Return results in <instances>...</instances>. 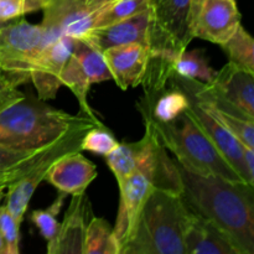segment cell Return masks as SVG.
Instances as JSON below:
<instances>
[{
  "label": "cell",
  "mask_w": 254,
  "mask_h": 254,
  "mask_svg": "<svg viewBox=\"0 0 254 254\" xmlns=\"http://www.w3.org/2000/svg\"><path fill=\"white\" fill-rule=\"evenodd\" d=\"M241 25L236 0H192L189 27L192 39L222 45Z\"/></svg>",
  "instance_id": "obj_11"
},
{
  "label": "cell",
  "mask_w": 254,
  "mask_h": 254,
  "mask_svg": "<svg viewBox=\"0 0 254 254\" xmlns=\"http://www.w3.org/2000/svg\"><path fill=\"white\" fill-rule=\"evenodd\" d=\"M118 188L121 196L113 233L121 254L122 248L133 235L139 213L151 191L160 189L181 193V180L175 159L168 155L158 135L148 156Z\"/></svg>",
  "instance_id": "obj_4"
},
{
  "label": "cell",
  "mask_w": 254,
  "mask_h": 254,
  "mask_svg": "<svg viewBox=\"0 0 254 254\" xmlns=\"http://www.w3.org/2000/svg\"><path fill=\"white\" fill-rule=\"evenodd\" d=\"M190 215L180 193L154 189L121 254H185L184 235Z\"/></svg>",
  "instance_id": "obj_3"
},
{
  "label": "cell",
  "mask_w": 254,
  "mask_h": 254,
  "mask_svg": "<svg viewBox=\"0 0 254 254\" xmlns=\"http://www.w3.org/2000/svg\"><path fill=\"white\" fill-rule=\"evenodd\" d=\"M149 26L150 11L148 9L135 16L104 26L94 27L82 39L101 52L109 47L128 44H141L149 47Z\"/></svg>",
  "instance_id": "obj_17"
},
{
  "label": "cell",
  "mask_w": 254,
  "mask_h": 254,
  "mask_svg": "<svg viewBox=\"0 0 254 254\" xmlns=\"http://www.w3.org/2000/svg\"><path fill=\"white\" fill-rule=\"evenodd\" d=\"M220 46L227 54L230 64L254 73V41L242 25Z\"/></svg>",
  "instance_id": "obj_24"
},
{
  "label": "cell",
  "mask_w": 254,
  "mask_h": 254,
  "mask_svg": "<svg viewBox=\"0 0 254 254\" xmlns=\"http://www.w3.org/2000/svg\"><path fill=\"white\" fill-rule=\"evenodd\" d=\"M76 39L69 36H60L55 41L46 45L30 69V81L34 83L40 101H50L56 98L61 88L62 68L73 50Z\"/></svg>",
  "instance_id": "obj_13"
},
{
  "label": "cell",
  "mask_w": 254,
  "mask_h": 254,
  "mask_svg": "<svg viewBox=\"0 0 254 254\" xmlns=\"http://www.w3.org/2000/svg\"><path fill=\"white\" fill-rule=\"evenodd\" d=\"M184 246L185 254H241L220 228L192 212L184 235Z\"/></svg>",
  "instance_id": "obj_18"
},
{
  "label": "cell",
  "mask_w": 254,
  "mask_h": 254,
  "mask_svg": "<svg viewBox=\"0 0 254 254\" xmlns=\"http://www.w3.org/2000/svg\"><path fill=\"white\" fill-rule=\"evenodd\" d=\"M191 2L192 0H149L150 51L181 52L188 49L193 40L189 27Z\"/></svg>",
  "instance_id": "obj_9"
},
{
  "label": "cell",
  "mask_w": 254,
  "mask_h": 254,
  "mask_svg": "<svg viewBox=\"0 0 254 254\" xmlns=\"http://www.w3.org/2000/svg\"><path fill=\"white\" fill-rule=\"evenodd\" d=\"M0 233L6 247V254H19L20 223L5 205L0 206Z\"/></svg>",
  "instance_id": "obj_30"
},
{
  "label": "cell",
  "mask_w": 254,
  "mask_h": 254,
  "mask_svg": "<svg viewBox=\"0 0 254 254\" xmlns=\"http://www.w3.org/2000/svg\"><path fill=\"white\" fill-rule=\"evenodd\" d=\"M67 193L60 191L56 200H55L49 207L44 208V210L32 211L31 216H30L32 223L36 226L40 235L42 236V238H44L47 243H50L55 237H56L60 226V222L57 221V215H59L60 211H61Z\"/></svg>",
  "instance_id": "obj_26"
},
{
  "label": "cell",
  "mask_w": 254,
  "mask_h": 254,
  "mask_svg": "<svg viewBox=\"0 0 254 254\" xmlns=\"http://www.w3.org/2000/svg\"><path fill=\"white\" fill-rule=\"evenodd\" d=\"M103 124L79 113L72 116L25 94L0 109V145L12 149H41L79 127Z\"/></svg>",
  "instance_id": "obj_2"
},
{
  "label": "cell",
  "mask_w": 254,
  "mask_h": 254,
  "mask_svg": "<svg viewBox=\"0 0 254 254\" xmlns=\"http://www.w3.org/2000/svg\"><path fill=\"white\" fill-rule=\"evenodd\" d=\"M140 114L156 122H170L186 112L189 99L186 94L178 87L169 84L155 98L146 104H136Z\"/></svg>",
  "instance_id": "obj_20"
},
{
  "label": "cell",
  "mask_w": 254,
  "mask_h": 254,
  "mask_svg": "<svg viewBox=\"0 0 254 254\" xmlns=\"http://www.w3.org/2000/svg\"><path fill=\"white\" fill-rule=\"evenodd\" d=\"M148 9L149 0H113L98 15L94 27L104 26V25L113 24V22L135 16Z\"/></svg>",
  "instance_id": "obj_25"
},
{
  "label": "cell",
  "mask_w": 254,
  "mask_h": 254,
  "mask_svg": "<svg viewBox=\"0 0 254 254\" xmlns=\"http://www.w3.org/2000/svg\"><path fill=\"white\" fill-rule=\"evenodd\" d=\"M189 211L220 228L241 254L254 253L253 186L191 173L175 160Z\"/></svg>",
  "instance_id": "obj_1"
},
{
  "label": "cell",
  "mask_w": 254,
  "mask_h": 254,
  "mask_svg": "<svg viewBox=\"0 0 254 254\" xmlns=\"http://www.w3.org/2000/svg\"><path fill=\"white\" fill-rule=\"evenodd\" d=\"M145 124L143 138L134 143H119V145L106 156L107 165L116 178L117 184L122 185L127 178L135 170L139 164L148 156L156 139V133L149 122Z\"/></svg>",
  "instance_id": "obj_19"
},
{
  "label": "cell",
  "mask_w": 254,
  "mask_h": 254,
  "mask_svg": "<svg viewBox=\"0 0 254 254\" xmlns=\"http://www.w3.org/2000/svg\"><path fill=\"white\" fill-rule=\"evenodd\" d=\"M0 254H6V247H5V242L2 240L1 233H0Z\"/></svg>",
  "instance_id": "obj_32"
},
{
  "label": "cell",
  "mask_w": 254,
  "mask_h": 254,
  "mask_svg": "<svg viewBox=\"0 0 254 254\" xmlns=\"http://www.w3.org/2000/svg\"><path fill=\"white\" fill-rule=\"evenodd\" d=\"M143 119L153 126L164 148L174 154L175 160L186 170L246 184L188 112L165 123L148 117Z\"/></svg>",
  "instance_id": "obj_5"
},
{
  "label": "cell",
  "mask_w": 254,
  "mask_h": 254,
  "mask_svg": "<svg viewBox=\"0 0 254 254\" xmlns=\"http://www.w3.org/2000/svg\"><path fill=\"white\" fill-rule=\"evenodd\" d=\"M47 1L49 0H0V22L40 11L46 6Z\"/></svg>",
  "instance_id": "obj_29"
},
{
  "label": "cell",
  "mask_w": 254,
  "mask_h": 254,
  "mask_svg": "<svg viewBox=\"0 0 254 254\" xmlns=\"http://www.w3.org/2000/svg\"><path fill=\"white\" fill-rule=\"evenodd\" d=\"M17 87L19 86L0 69V109L25 96Z\"/></svg>",
  "instance_id": "obj_31"
},
{
  "label": "cell",
  "mask_w": 254,
  "mask_h": 254,
  "mask_svg": "<svg viewBox=\"0 0 254 254\" xmlns=\"http://www.w3.org/2000/svg\"><path fill=\"white\" fill-rule=\"evenodd\" d=\"M50 145L31 150L0 145V192H5L7 186L17 180L47 150Z\"/></svg>",
  "instance_id": "obj_21"
},
{
  "label": "cell",
  "mask_w": 254,
  "mask_h": 254,
  "mask_svg": "<svg viewBox=\"0 0 254 254\" xmlns=\"http://www.w3.org/2000/svg\"><path fill=\"white\" fill-rule=\"evenodd\" d=\"M91 203L86 192L72 196L64 221L54 240L47 243L49 254H83L87 225L92 217Z\"/></svg>",
  "instance_id": "obj_14"
},
{
  "label": "cell",
  "mask_w": 254,
  "mask_h": 254,
  "mask_svg": "<svg viewBox=\"0 0 254 254\" xmlns=\"http://www.w3.org/2000/svg\"><path fill=\"white\" fill-rule=\"evenodd\" d=\"M60 79L62 86L71 89L76 96L79 103V113L98 121L89 107L88 92L92 84L112 79L103 52L94 49L86 40L76 39L73 50L62 68Z\"/></svg>",
  "instance_id": "obj_8"
},
{
  "label": "cell",
  "mask_w": 254,
  "mask_h": 254,
  "mask_svg": "<svg viewBox=\"0 0 254 254\" xmlns=\"http://www.w3.org/2000/svg\"><path fill=\"white\" fill-rule=\"evenodd\" d=\"M97 178V168L84 158L81 150L66 153L57 158L47 170L45 180L67 195H81Z\"/></svg>",
  "instance_id": "obj_15"
},
{
  "label": "cell",
  "mask_w": 254,
  "mask_h": 254,
  "mask_svg": "<svg viewBox=\"0 0 254 254\" xmlns=\"http://www.w3.org/2000/svg\"><path fill=\"white\" fill-rule=\"evenodd\" d=\"M203 106H205V104H203ZM206 108H207L208 111H210V113L212 114L221 124H223V126H225L226 128H227L228 130H230L231 133L243 144V145L254 149V121L245 118V117L237 116V114L228 113V112L215 111V109L208 108V107H206Z\"/></svg>",
  "instance_id": "obj_27"
},
{
  "label": "cell",
  "mask_w": 254,
  "mask_h": 254,
  "mask_svg": "<svg viewBox=\"0 0 254 254\" xmlns=\"http://www.w3.org/2000/svg\"><path fill=\"white\" fill-rule=\"evenodd\" d=\"M46 47L41 24L24 17L0 22V69L17 86L30 81V69Z\"/></svg>",
  "instance_id": "obj_6"
},
{
  "label": "cell",
  "mask_w": 254,
  "mask_h": 254,
  "mask_svg": "<svg viewBox=\"0 0 254 254\" xmlns=\"http://www.w3.org/2000/svg\"><path fill=\"white\" fill-rule=\"evenodd\" d=\"M119 145V141L114 138L111 130L103 124L93 126L87 129L81 139V151L87 150L98 155L107 156Z\"/></svg>",
  "instance_id": "obj_28"
},
{
  "label": "cell",
  "mask_w": 254,
  "mask_h": 254,
  "mask_svg": "<svg viewBox=\"0 0 254 254\" xmlns=\"http://www.w3.org/2000/svg\"><path fill=\"white\" fill-rule=\"evenodd\" d=\"M113 0H49L42 9L41 26L46 32V45L60 36L82 39L91 29L102 10Z\"/></svg>",
  "instance_id": "obj_10"
},
{
  "label": "cell",
  "mask_w": 254,
  "mask_h": 254,
  "mask_svg": "<svg viewBox=\"0 0 254 254\" xmlns=\"http://www.w3.org/2000/svg\"><path fill=\"white\" fill-rule=\"evenodd\" d=\"M171 69L174 74L184 77V78L198 79L201 82L208 83L215 77L216 71L210 66L206 57L205 50H184L181 52H175L171 56Z\"/></svg>",
  "instance_id": "obj_22"
},
{
  "label": "cell",
  "mask_w": 254,
  "mask_h": 254,
  "mask_svg": "<svg viewBox=\"0 0 254 254\" xmlns=\"http://www.w3.org/2000/svg\"><path fill=\"white\" fill-rule=\"evenodd\" d=\"M150 50L141 44H128L104 50L103 57L112 79L123 91L140 86L148 67Z\"/></svg>",
  "instance_id": "obj_16"
},
{
  "label": "cell",
  "mask_w": 254,
  "mask_h": 254,
  "mask_svg": "<svg viewBox=\"0 0 254 254\" xmlns=\"http://www.w3.org/2000/svg\"><path fill=\"white\" fill-rule=\"evenodd\" d=\"M184 92V91H183ZM189 99V107L186 109L193 121L205 131L210 140L215 144L223 158L228 161L231 166L238 173V175L250 186L254 185V176L251 175L243 160L245 146L223 124H221L203 104L191 93L184 92Z\"/></svg>",
  "instance_id": "obj_12"
},
{
  "label": "cell",
  "mask_w": 254,
  "mask_h": 254,
  "mask_svg": "<svg viewBox=\"0 0 254 254\" xmlns=\"http://www.w3.org/2000/svg\"><path fill=\"white\" fill-rule=\"evenodd\" d=\"M83 254H119L113 227L108 221L92 216L87 225Z\"/></svg>",
  "instance_id": "obj_23"
},
{
  "label": "cell",
  "mask_w": 254,
  "mask_h": 254,
  "mask_svg": "<svg viewBox=\"0 0 254 254\" xmlns=\"http://www.w3.org/2000/svg\"><path fill=\"white\" fill-rule=\"evenodd\" d=\"M93 127V126H92ZM92 127H79L62 135L59 140L52 143L47 150L20 176L17 180L10 184L5 193V206L15 220L21 225L26 213L27 206L37 186L45 181L47 170L57 158L66 153L81 150V139L87 129Z\"/></svg>",
  "instance_id": "obj_7"
}]
</instances>
